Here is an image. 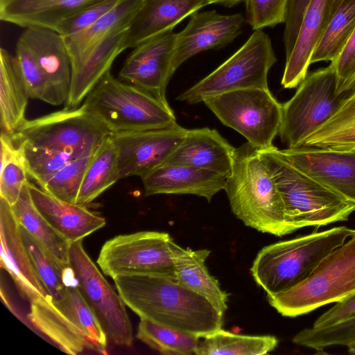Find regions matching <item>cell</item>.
Here are the masks:
<instances>
[{"mask_svg":"<svg viewBox=\"0 0 355 355\" xmlns=\"http://www.w3.org/2000/svg\"><path fill=\"white\" fill-rule=\"evenodd\" d=\"M283 202L288 224L293 231L347 220L355 203L309 177L275 146L259 150Z\"/></svg>","mask_w":355,"mask_h":355,"instance_id":"obj_3","label":"cell"},{"mask_svg":"<svg viewBox=\"0 0 355 355\" xmlns=\"http://www.w3.org/2000/svg\"><path fill=\"white\" fill-rule=\"evenodd\" d=\"M354 293L355 234L327 254L306 280L267 298L281 315L295 318Z\"/></svg>","mask_w":355,"mask_h":355,"instance_id":"obj_7","label":"cell"},{"mask_svg":"<svg viewBox=\"0 0 355 355\" xmlns=\"http://www.w3.org/2000/svg\"><path fill=\"white\" fill-rule=\"evenodd\" d=\"M121 1L101 0L97 1L64 21L58 27L56 32L64 37L79 33L93 24L114 8Z\"/></svg>","mask_w":355,"mask_h":355,"instance_id":"obj_43","label":"cell"},{"mask_svg":"<svg viewBox=\"0 0 355 355\" xmlns=\"http://www.w3.org/2000/svg\"><path fill=\"white\" fill-rule=\"evenodd\" d=\"M209 4L218 3L225 7H232L242 2H245V0H208Z\"/></svg>","mask_w":355,"mask_h":355,"instance_id":"obj_47","label":"cell"},{"mask_svg":"<svg viewBox=\"0 0 355 355\" xmlns=\"http://www.w3.org/2000/svg\"><path fill=\"white\" fill-rule=\"evenodd\" d=\"M15 57L30 98L53 105H60L53 87L34 55L19 38L16 44Z\"/></svg>","mask_w":355,"mask_h":355,"instance_id":"obj_38","label":"cell"},{"mask_svg":"<svg viewBox=\"0 0 355 355\" xmlns=\"http://www.w3.org/2000/svg\"><path fill=\"white\" fill-rule=\"evenodd\" d=\"M101 0H0L1 21L57 31L67 19Z\"/></svg>","mask_w":355,"mask_h":355,"instance_id":"obj_24","label":"cell"},{"mask_svg":"<svg viewBox=\"0 0 355 355\" xmlns=\"http://www.w3.org/2000/svg\"><path fill=\"white\" fill-rule=\"evenodd\" d=\"M288 0H245V20L252 30L284 23Z\"/></svg>","mask_w":355,"mask_h":355,"instance_id":"obj_42","label":"cell"},{"mask_svg":"<svg viewBox=\"0 0 355 355\" xmlns=\"http://www.w3.org/2000/svg\"><path fill=\"white\" fill-rule=\"evenodd\" d=\"M170 250L175 277L179 282L205 297L225 313L227 309L228 294L221 289L218 280L210 275L205 265L210 250L184 248L173 239L170 241Z\"/></svg>","mask_w":355,"mask_h":355,"instance_id":"obj_27","label":"cell"},{"mask_svg":"<svg viewBox=\"0 0 355 355\" xmlns=\"http://www.w3.org/2000/svg\"><path fill=\"white\" fill-rule=\"evenodd\" d=\"M302 146L355 150V96L347 97L338 110L311 134Z\"/></svg>","mask_w":355,"mask_h":355,"instance_id":"obj_32","label":"cell"},{"mask_svg":"<svg viewBox=\"0 0 355 355\" xmlns=\"http://www.w3.org/2000/svg\"><path fill=\"white\" fill-rule=\"evenodd\" d=\"M0 197L11 206L18 200L28 175L19 148L1 132Z\"/></svg>","mask_w":355,"mask_h":355,"instance_id":"obj_37","label":"cell"},{"mask_svg":"<svg viewBox=\"0 0 355 355\" xmlns=\"http://www.w3.org/2000/svg\"><path fill=\"white\" fill-rule=\"evenodd\" d=\"M137 338L150 348L165 355L195 354L200 337L140 319Z\"/></svg>","mask_w":355,"mask_h":355,"instance_id":"obj_36","label":"cell"},{"mask_svg":"<svg viewBox=\"0 0 355 355\" xmlns=\"http://www.w3.org/2000/svg\"><path fill=\"white\" fill-rule=\"evenodd\" d=\"M1 266L30 303L51 297L36 272L24 244L11 205L0 197Z\"/></svg>","mask_w":355,"mask_h":355,"instance_id":"obj_18","label":"cell"},{"mask_svg":"<svg viewBox=\"0 0 355 355\" xmlns=\"http://www.w3.org/2000/svg\"><path fill=\"white\" fill-rule=\"evenodd\" d=\"M142 0H121L85 30L64 37L71 64V69L78 66L92 50L112 31L129 25L139 8Z\"/></svg>","mask_w":355,"mask_h":355,"instance_id":"obj_29","label":"cell"},{"mask_svg":"<svg viewBox=\"0 0 355 355\" xmlns=\"http://www.w3.org/2000/svg\"><path fill=\"white\" fill-rule=\"evenodd\" d=\"M69 267L81 295L98 318L107 340L130 346L132 328L125 304L85 252L83 240L71 243Z\"/></svg>","mask_w":355,"mask_h":355,"instance_id":"obj_12","label":"cell"},{"mask_svg":"<svg viewBox=\"0 0 355 355\" xmlns=\"http://www.w3.org/2000/svg\"><path fill=\"white\" fill-rule=\"evenodd\" d=\"M32 200L47 223L70 243L102 228L105 219L89 210L85 205L60 200L28 182Z\"/></svg>","mask_w":355,"mask_h":355,"instance_id":"obj_20","label":"cell"},{"mask_svg":"<svg viewBox=\"0 0 355 355\" xmlns=\"http://www.w3.org/2000/svg\"><path fill=\"white\" fill-rule=\"evenodd\" d=\"M234 150L235 148L216 130L191 129L163 164L191 166L228 176Z\"/></svg>","mask_w":355,"mask_h":355,"instance_id":"obj_22","label":"cell"},{"mask_svg":"<svg viewBox=\"0 0 355 355\" xmlns=\"http://www.w3.org/2000/svg\"><path fill=\"white\" fill-rule=\"evenodd\" d=\"M92 155L70 160L40 187L60 200L76 203L86 168Z\"/></svg>","mask_w":355,"mask_h":355,"instance_id":"obj_41","label":"cell"},{"mask_svg":"<svg viewBox=\"0 0 355 355\" xmlns=\"http://www.w3.org/2000/svg\"><path fill=\"white\" fill-rule=\"evenodd\" d=\"M119 180L117 151L110 135L92 155L76 203H90Z\"/></svg>","mask_w":355,"mask_h":355,"instance_id":"obj_31","label":"cell"},{"mask_svg":"<svg viewBox=\"0 0 355 355\" xmlns=\"http://www.w3.org/2000/svg\"><path fill=\"white\" fill-rule=\"evenodd\" d=\"M337 85V75L330 64L307 75L294 96L282 104L279 135L288 148L302 146L338 110L347 96L338 94Z\"/></svg>","mask_w":355,"mask_h":355,"instance_id":"obj_10","label":"cell"},{"mask_svg":"<svg viewBox=\"0 0 355 355\" xmlns=\"http://www.w3.org/2000/svg\"><path fill=\"white\" fill-rule=\"evenodd\" d=\"M19 39L34 55L61 105L64 104L70 87L71 64L63 37L51 29L28 28Z\"/></svg>","mask_w":355,"mask_h":355,"instance_id":"obj_23","label":"cell"},{"mask_svg":"<svg viewBox=\"0 0 355 355\" xmlns=\"http://www.w3.org/2000/svg\"><path fill=\"white\" fill-rule=\"evenodd\" d=\"M330 64L337 75V92L343 93L355 79V29L340 54Z\"/></svg>","mask_w":355,"mask_h":355,"instance_id":"obj_44","label":"cell"},{"mask_svg":"<svg viewBox=\"0 0 355 355\" xmlns=\"http://www.w3.org/2000/svg\"><path fill=\"white\" fill-rule=\"evenodd\" d=\"M227 175L198 167L162 164L141 178L145 195L193 194L209 202L224 190Z\"/></svg>","mask_w":355,"mask_h":355,"instance_id":"obj_19","label":"cell"},{"mask_svg":"<svg viewBox=\"0 0 355 355\" xmlns=\"http://www.w3.org/2000/svg\"><path fill=\"white\" fill-rule=\"evenodd\" d=\"M110 135L82 105L26 119L9 136L15 144H26L81 157L92 155Z\"/></svg>","mask_w":355,"mask_h":355,"instance_id":"obj_8","label":"cell"},{"mask_svg":"<svg viewBox=\"0 0 355 355\" xmlns=\"http://www.w3.org/2000/svg\"><path fill=\"white\" fill-rule=\"evenodd\" d=\"M244 21L241 13L221 15L216 10H198L191 14L184 28L175 34L171 62L173 72L193 55L231 43L241 34Z\"/></svg>","mask_w":355,"mask_h":355,"instance_id":"obj_16","label":"cell"},{"mask_svg":"<svg viewBox=\"0 0 355 355\" xmlns=\"http://www.w3.org/2000/svg\"><path fill=\"white\" fill-rule=\"evenodd\" d=\"M30 98L15 55L0 49L1 132L11 136L26 120Z\"/></svg>","mask_w":355,"mask_h":355,"instance_id":"obj_28","label":"cell"},{"mask_svg":"<svg viewBox=\"0 0 355 355\" xmlns=\"http://www.w3.org/2000/svg\"><path fill=\"white\" fill-rule=\"evenodd\" d=\"M354 315H355V293L336 302L334 306L319 316L312 327L315 328L329 327Z\"/></svg>","mask_w":355,"mask_h":355,"instance_id":"obj_46","label":"cell"},{"mask_svg":"<svg viewBox=\"0 0 355 355\" xmlns=\"http://www.w3.org/2000/svg\"><path fill=\"white\" fill-rule=\"evenodd\" d=\"M129 25L109 33L76 67L71 69V83L64 108L73 109L109 71L116 58L125 49L123 44Z\"/></svg>","mask_w":355,"mask_h":355,"instance_id":"obj_25","label":"cell"},{"mask_svg":"<svg viewBox=\"0 0 355 355\" xmlns=\"http://www.w3.org/2000/svg\"><path fill=\"white\" fill-rule=\"evenodd\" d=\"M175 34L168 30L134 48L119 71V78L151 93L164 102L173 75L171 62Z\"/></svg>","mask_w":355,"mask_h":355,"instance_id":"obj_15","label":"cell"},{"mask_svg":"<svg viewBox=\"0 0 355 355\" xmlns=\"http://www.w3.org/2000/svg\"><path fill=\"white\" fill-rule=\"evenodd\" d=\"M113 280L124 304L140 319L200 338L222 328L224 313L173 275L137 273Z\"/></svg>","mask_w":355,"mask_h":355,"instance_id":"obj_1","label":"cell"},{"mask_svg":"<svg viewBox=\"0 0 355 355\" xmlns=\"http://www.w3.org/2000/svg\"><path fill=\"white\" fill-rule=\"evenodd\" d=\"M209 5L208 0H142L131 19L123 48H135L147 39L173 28Z\"/></svg>","mask_w":355,"mask_h":355,"instance_id":"obj_21","label":"cell"},{"mask_svg":"<svg viewBox=\"0 0 355 355\" xmlns=\"http://www.w3.org/2000/svg\"><path fill=\"white\" fill-rule=\"evenodd\" d=\"M15 145L21 150L28 175L40 187L51 178L66 163L78 158L64 152L35 147L26 144Z\"/></svg>","mask_w":355,"mask_h":355,"instance_id":"obj_40","label":"cell"},{"mask_svg":"<svg viewBox=\"0 0 355 355\" xmlns=\"http://www.w3.org/2000/svg\"><path fill=\"white\" fill-rule=\"evenodd\" d=\"M195 351L197 355H261L274 350L278 340L273 336H248L221 329L202 337Z\"/></svg>","mask_w":355,"mask_h":355,"instance_id":"obj_33","label":"cell"},{"mask_svg":"<svg viewBox=\"0 0 355 355\" xmlns=\"http://www.w3.org/2000/svg\"><path fill=\"white\" fill-rule=\"evenodd\" d=\"M171 239L168 233L155 231L118 235L103 244L96 262L101 271L112 279L137 273L175 276Z\"/></svg>","mask_w":355,"mask_h":355,"instance_id":"obj_13","label":"cell"},{"mask_svg":"<svg viewBox=\"0 0 355 355\" xmlns=\"http://www.w3.org/2000/svg\"><path fill=\"white\" fill-rule=\"evenodd\" d=\"M330 0H311L286 64L281 84L284 89L299 86L307 76L311 58L329 19Z\"/></svg>","mask_w":355,"mask_h":355,"instance_id":"obj_26","label":"cell"},{"mask_svg":"<svg viewBox=\"0 0 355 355\" xmlns=\"http://www.w3.org/2000/svg\"><path fill=\"white\" fill-rule=\"evenodd\" d=\"M224 190L232 212L246 226L277 236L294 232L268 166L248 142L235 148Z\"/></svg>","mask_w":355,"mask_h":355,"instance_id":"obj_2","label":"cell"},{"mask_svg":"<svg viewBox=\"0 0 355 355\" xmlns=\"http://www.w3.org/2000/svg\"><path fill=\"white\" fill-rule=\"evenodd\" d=\"M354 234V230L340 226L265 246L257 254L251 274L267 295L288 291L306 280L327 254Z\"/></svg>","mask_w":355,"mask_h":355,"instance_id":"obj_4","label":"cell"},{"mask_svg":"<svg viewBox=\"0 0 355 355\" xmlns=\"http://www.w3.org/2000/svg\"><path fill=\"white\" fill-rule=\"evenodd\" d=\"M311 0H288L283 35L286 57L297 40L304 13Z\"/></svg>","mask_w":355,"mask_h":355,"instance_id":"obj_45","label":"cell"},{"mask_svg":"<svg viewBox=\"0 0 355 355\" xmlns=\"http://www.w3.org/2000/svg\"><path fill=\"white\" fill-rule=\"evenodd\" d=\"M24 244L33 267L53 301L62 300L69 284L65 281L63 268L49 251L24 227L19 225Z\"/></svg>","mask_w":355,"mask_h":355,"instance_id":"obj_35","label":"cell"},{"mask_svg":"<svg viewBox=\"0 0 355 355\" xmlns=\"http://www.w3.org/2000/svg\"><path fill=\"white\" fill-rule=\"evenodd\" d=\"M281 150L299 170L355 203V150L301 146Z\"/></svg>","mask_w":355,"mask_h":355,"instance_id":"obj_17","label":"cell"},{"mask_svg":"<svg viewBox=\"0 0 355 355\" xmlns=\"http://www.w3.org/2000/svg\"><path fill=\"white\" fill-rule=\"evenodd\" d=\"M83 105L111 134L160 128L176 123L168 102L115 78L110 71L89 92Z\"/></svg>","mask_w":355,"mask_h":355,"instance_id":"obj_5","label":"cell"},{"mask_svg":"<svg viewBox=\"0 0 355 355\" xmlns=\"http://www.w3.org/2000/svg\"><path fill=\"white\" fill-rule=\"evenodd\" d=\"M187 131L175 123L160 128L112 134L117 151L119 179L142 178L162 165L182 142Z\"/></svg>","mask_w":355,"mask_h":355,"instance_id":"obj_14","label":"cell"},{"mask_svg":"<svg viewBox=\"0 0 355 355\" xmlns=\"http://www.w3.org/2000/svg\"><path fill=\"white\" fill-rule=\"evenodd\" d=\"M344 92L347 94V97L355 96V79L349 84Z\"/></svg>","mask_w":355,"mask_h":355,"instance_id":"obj_49","label":"cell"},{"mask_svg":"<svg viewBox=\"0 0 355 355\" xmlns=\"http://www.w3.org/2000/svg\"><path fill=\"white\" fill-rule=\"evenodd\" d=\"M24 184L12 209L19 224L34 236L65 269L69 267L71 243L60 236L47 223L35 207L28 187Z\"/></svg>","mask_w":355,"mask_h":355,"instance_id":"obj_30","label":"cell"},{"mask_svg":"<svg viewBox=\"0 0 355 355\" xmlns=\"http://www.w3.org/2000/svg\"><path fill=\"white\" fill-rule=\"evenodd\" d=\"M343 0H330V5H329V18L332 15L333 12L335 11V10L338 8L339 4L343 1Z\"/></svg>","mask_w":355,"mask_h":355,"instance_id":"obj_48","label":"cell"},{"mask_svg":"<svg viewBox=\"0 0 355 355\" xmlns=\"http://www.w3.org/2000/svg\"><path fill=\"white\" fill-rule=\"evenodd\" d=\"M355 29V0H343L333 12L311 58V64L333 61Z\"/></svg>","mask_w":355,"mask_h":355,"instance_id":"obj_34","label":"cell"},{"mask_svg":"<svg viewBox=\"0 0 355 355\" xmlns=\"http://www.w3.org/2000/svg\"><path fill=\"white\" fill-rule=\"evenodd\" d=\"M276 62L269 36L256 30L232 55L176 99L196 104L234 90L268 88V73Z\"/></svg>","mask_w":355,"mask_h":355,"instance_id":"obj_9","label":"cell"},{"mask_svg":"<svg viewBox=\"0 0 355 355\" xmlns=\"http://www.w3.org/2000/svg\"><path fill=\"white\" fill-rule=\"evenodd\" d=\"M30 304L28 320L61 351L71 355L85 349L107 354V336L77 286L69 285L61 300L48 297Z\"/></svg>","mask_w":355,"mask_h":355,"instance_id":"obj_6","label":"cell"},{"mask_svg":"<svg viewBox=\"0 0 355 355\" xmlns=\"http://www.w3.org/2000/svg\"><path fill=\"white\" fill-rule=\"evenodd\" d=\"M348 352L350 354H354L355 355V343L347 346Z\"/></svg>","mask_w":355,"mask_h":355,"instance_id":"obj_50","label":"cell"},{"mask_svg":"<svg viewBox=\"0 0 355 355\" xmlns=\"http://www.w3.org/2000/svg\"><path fill=\"white\" fill-rule=\"evenodd\" d=\"M203 103L225 125L243 136L259 150L270 148L279 134L282 104L269 88H248L225 92Z\"/></svg>","mask_w":355,"mask_h":355,"instance_id":"obj_11","label":"cell"},{"mask_svg":"<svg viewBox=\"0 0 355 355\" xmlns=\"http://www.w3.org/2000/svg\"><path fill=\"white\" fill-rule=\"evenodd\" d=\"M296 345L321 351L331 346H349L355 343V315L335 324L305 328L293 338Z\"/></svg>","mask_w":355,"mask_h":355,"instance_id":"obj_39","label":"cell"}]
</instances>
